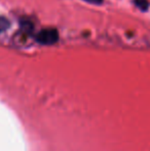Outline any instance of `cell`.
<instances>
[{"mask_svg": "<svg viewBox=\"0 0 150 151\" xmlns=\"http://www.w3.org/2000/svg\"><path fill=\"white\" fill-rule=\"evenodd\" d=\"M58 40V31L52 28L43 29V30L38 32V34L36 35V41L40 44H44V45H52V44L56 43Z\"/></svg>", "mask_w": 150, "mask_h": 151, "instance_id": "obj_1", "label": "cell"}, {"mask_svg": "<svg viewBox=\"0 0 150 151\" xmlns=\"http://www.w3.org/2000/svg\"><path fill=\"white\" fill-rule=\"evenodd\" d=\"M10 27V22L5 17H0V34L3 33Z\"/></svg>", "mask_w": 150, "mask_h": 151, "instance_id": "obj_2", "label": "cell"}, {"mask_svg": "<svg viewBox=\"0 0 150 151\" xmlns=\"http://www.w3.org/2000/svg\"><path fill=\"white\" fill-rule=\"evenodd\" d=\"M134 2L142 10H146L149 7V2L147 0H134Z\"/></svg>", "mask_w": 150, "mask_h": 151, "instance_id": "obj_3", "label": "cell"}, {"mask_svg": "<svg viewBox=\"0 0 150 151\" xmlns=\"http://www.w3.org/2000/svg\"><path fill=\"white\" fill-rule=\"evenodd\" d=\"M83 1L88 2V3H90V4H96V5H99V4L103 3V0H83Z\"/></svg>", "mask_w": 150, "mask_h": 151, "instance_id": "obj_4", "label": "cell"}]
</instances>
